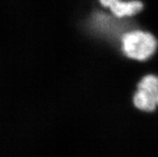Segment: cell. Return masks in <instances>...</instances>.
Segmentation results:
<instances>
[{
    "instance_id": "3957f363",
    "label": "cell",
    "mask_w": 158,
    "mask_h": 157,
    "mask_svg": "<svg viewBox=\"0 0 158 157\" xmlns=\"http://www.w3.org/2000/svg\"><path fill=\"white\" fill-rule=\"evenodd\" d=\"M137 89L143 90L158 106V76L147 75L139 82Z\"/></svg>"
},
{
    "instance_id": "5b68a950",
    "label": "cell",
    "mask_w": 158,
    "mask_h": 157,
    "mask_svg": "<svg viewBox=\"0 0 158 157\" xmlns=\"http://www.w3.org/2000/svg\"><path fill=\"white\" fill-rule=\"evenodd\" d=\"M100 2V4L102 5L104 7H110L112 4L115 3L116 2H117L118 0H99Z\"/></svg>"
},
{
    "instance_id": "277c9868",
    "label": "cell",
    "mask_w": 158,
    "mask_h": 157,
    "mask_svg": "<svg viewBox=\"0 0 158 157\" xmlns=\"http://www.w3.org/2000/svg\"><path fill=\"white\" fill-rule=\"evenodd\" d=\"M133 104L135 107L140 111L152 112L155 111L157 107L156 104L150 98L148 94L143 90L137 89V92L133 96Z\"/></svg>"
},
{
    "instance_id": "6da1fadb",
    "label": "cell",
    "mask_w": 158,
    "mask_h": 157,
    "mask_svg": "<svg viewBox=\"0 0 158 157\" xmlns=\"http://www.w3.org/2000/svg\"><path fill=\"white\" fill-rule=\"evenodd\" d=\"M157 40L149 32L136 30L128 31L121 37V49L127 57L145 61L156 52Z\"/></svg>"
},
{
    "instance_id": "7a4b0ae2",
    "label": "cell",
    "mask_w": 158,
    "mask_h": 157,
    "mask_svg": "<svg viewBox=\"0 0 158 157\" xmlns=\"http://www.w3.org/2000/svg\"><path fill=\"white\" fill-rule=\"evenodd\" d=\"M112 14L116 18L132 17L143 9V3L138 0L123 1L118 0L109 7Z\"/></svg>"
}]
</instances>
